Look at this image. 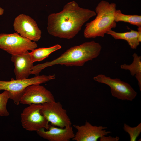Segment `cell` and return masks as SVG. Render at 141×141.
Listing matches in <instances>:
<instances>
[{"label": "cell", "instance_id": "7", "mask_svg": "<svg viewBox=\"0 0 141 141\" xmlns=\"http://www.w3.org/2000/svg\"><path fill=\"white\" fill-rule=\"evenodd\" d=\"M94 80L109 86L113 96L122 100L132 101L137 93L130 85L119 78L113 79L103 74H99L93 78Z\"/></svg>", "mask_w": 141, "mask_h": 141}, {"label": "cell", "instance_id": "20", "mask_svg": "<svg viewBox=\"0 0 141 141\" xmlns=\"http://www.w3.org/2000/svg\"><path fill=\"white\" fill-rule=\"evenodd\" d=\"M99 139L100 141H118L120 138L118 136L113 137L110 136H103L101 137Z\"/></svg>", "mask_w": 141, "mask_h": 141}, {"label": "cell", "instance_id": "19", "mask_svg": "<svg viewBox=\"0 0 141 141\" xmlns=\"http://www.w3.org/2000/svg\"><path fill=\"white\" fill-rule=\"evenodd\" d=\"M10 99L9 93L4 90L0 94V116H7L9 115V113L7 108V104L8 100Z\"/></svg>", "mask_w": 141, "mask_h": 141}, {"label": "cell", "instance_id": "11", "mask_svg": "<svg viewBox=\"0 0 141 141\" xmlns=\"http://www.w3.org/2000/svg\"><path fill=\"white\" fill-rule=\"evenodd\" d=\"M73 126L77 130L72 139L75 141H97L102 136L111 133L105 130L107 127L93 126L87 121L84 125Z\"/></svg>", "mask_w": 141, "mask_h": 141}, {"label": "cell", "instance_id": "17", "mask_svg": "<svg viewBox=\"0 0 141 141\" xmlns=\"http://www.w3.org/2000/svg\"><path fill=\"white\" fill-rule=\"evenodd\" d=\"M116 22L122 21L141 27V16L136 15H126L122 13L120 10H116L115 14Z\"/></svg>", "mask_w": 141, "mask_h": 141}, {"label": "cell", "instance_id": "1", "mask_svg": "<svg viewBox=\"0 0 141 141\" xmlns=\"http://www.w3.org/2000/svg\"><path fill=\"white\" fill-rule=\"evenodd\" d=\"M96 15L95 11L80 8L74 2L70 3L62 11L49 15L48 32L55 37L71 39L79 32L86 22Z\"/></svg>", "mask_w": 141, "mask_h": 141}, {"label": "cell", "instance_id": "10", "mask_svg": "<svg viewBox=\"0 0 141 141\" xmlns=\"http://www.w3.org/2000/svg\"><path fill=\"white\" fill-rule=\"evenodd\" d=\"M51 92L40 84H33L25 89L20 100V103L24 104H42L55 101Z\"/></svg>", "mask_w": 141, "mask_h": 141}, {"label": "cell", "instance_id": "8", "mask_svg": "<svg viewBox=\"0 0 141 141\" xmlns=\"http://www.w3.org/2000/svg\"><path fill=\"white\" fill-rule=\"evenodd\" d=\"M40 113L51 125L62 128L71 126L67 111L60 102L55 101L42 104Z\"/></svg>", "mask_w": 141, "mask_h": 141}, {"label": "cell", "instance_id": "16", "mask_svg": "<svg viewBox=\"0 0 141 141\" xmlns=\"http://www.w3.org/2000/svg\"><path fill=\"white\" fill-rule=\"evenodd\" d=\"M61 46L57 44L48 48H40L35 49L30 52L32 63L42 61L48 57L54 52L60 49Z\"/></svg>", "mask_w": 141, "mask_h": 141}, {"label": "cell", "instance_id": "21", "mask_svg": "<svg viewBox=\"0 0 141 141\" xmlns=\"http://www.w3.org/2000/svg\"><path fill=\"white\" fill-rule=\"evenodd\" d=\"M4 10L0 7V16L2 15L4 13Z\"/></svg>", "mask_w": 141, "mask_h": 141}, {"label": "cell", "instance_id": "5", "mask_svg": "<svg viewBox=\"0 0 141 141\" xmlns=\"http://www.w3.org/2000/svg\"><path fill=\"white\" fill-rule=\"evenodd\" d=\"M37 47L36 43L17 32L0 34V49L11 55L32 51Z\"/></svg>", "mask_w": 141, "mask_h": 141}, {"label": "cell", "instance_id": "14", "mask_svg": "<svg viewBox=\"0 0 141 141\" xmlns=\"http://www.w3.org/2000/svg\"><path fill=\"white\" fill-rule=\"evenodd\" d=\"M137 30L138 31L131 30L129 32L119 33L111 29L106 34L110 35L115 39L126 41L131 48L136 49L141 42V27H138Z\"/></svg>", "mask_w": 141, "mask_h": 141}, {"label": "cell", "instance_id": "4", "mask_svg": "<svg viewBox=\"0 0 141 141\" xmlns=\"http://www.w3.org/2000/svg\"><path fill=\"white\" fill-rule=\"evenodd\" d=\"M54 75L35 76L30 78L14 80L10 81H0V91L6 90L9 93L10 99L16 105L20 103L19 100L25 89L33 84H40L55 79Z\"/></svg>", "mask_w": 141, "mask_h": 141}, {"label": "cell", "instance_id": "3", "mask_svg": "<svg viewBox=\"0 0 141 141\" xmlns=\"http://www.w3.org/2000/svg\"><path fill=\"white\" fill-rule=\"evenodd\" d=\"M116 8L115 3L101 1L95 8L96 17L85 25L84 37L87 38L103 37L108 31L115 28L117 25L115 21Z\"/></svg>", "mask_w": 141, "mask_h": 141}, {"label": "cell", "instance_id": "13", "mask_svg": "<svg viewBox=\"0 0 141 141\" xmlns=\"http://www.w3.org/2000/svg\"><path fill=\"white\" fill-rule=\"evenodd\" d=\"M36 132L40 137L49 141H69L75 136L71 126L62 128L49 124L47 131L43 128Z\"/></svg>", "mask_w": 141, "mask_h": 141}, {"label": "cell", "instance_id": "6", "mask_svg": "<svg viewBox=\"0 0 141 141\" xmlns=\"http://www.w3.org/2000/svg\"><path fill=\"white\" fill-rule=\"evenodd\" d=\"M29 105L21 114V122L23 128L30 131H37L43 128L48 130L49 122L40 113L42 104Z\"/></svg>", "mask_w": 141, "mask_h": 141}, {"label": "cell", "instance_id": "18", "mask_svg": "<svg viewBox=\"0 0 141 141\" xmlns=\"http://www.w3.org/2000/svg\"><path fill=\"white\" fill-rule=\"evenodd\" d=\"M123 128L125 132L128 134L130 140L135 141L141 132V123L134 127H131L126 124L124 123Z\"/></svg>", "mask_w": 141, "mask_h": 141}, {"label": "cell", "instance_id": "2", "mask_svg": "<svg viewBox=\"0 0 141 141\" xmlns=\"http://www.w3.org/2000/svg\"><path fill=\"white\" fill-rule=\"evenodd\" d=\"M101 49L100 44L94 41L85 42L71 47L59 57L51 61L33 66L31 69V74L39 75L45 68L55 65L67 66H83L86 62L97 57Z\"/></svg>", "mask_w": 141, "mask_h": 141}, {"label": "cell", "instance_id": "9", "mask_svg": "<svg viewBox=\"0 0 141 141\" xmlns=\"http://www.w3.org/2000/svg\"><path fill=\"white\" fill-rule=\"evenodd\" d=\"M15 31L21 36L33 42H37L41 37V31L36 21L28 15H19L13 24Z\"/></svg>", "mask_w": 141, "mask_h": 141}, {"label": "cell", "instance_id": "12", "mask_svg": "<svg viewBox=\"0 0 141 141\" xmlns=\"http://www.w3.org/2000/svg\"><path fill=\"white\" fill-rule=\"evenodd\" d=\"M11 61L15 66L14 72L16 79L28 78L33 66L28 51L16 55H11Z\"/></svg>", "mask_w": 141, "mask_h": 141}, {"label": "cell", "instance_id": "15", "mask_svg": "<svg viewBox=\"0 0 141 141\" xmlns=\"http://www.w3.org/2000/svg\"><path fill=\"white\" fill-rule=\"evenodd\" d=\"M133 61L130 64H123L120 66L121 69L129 70L131 75L134 76L138 82L140 90L141 91V57L136 53L133 55Z\"/></svg>", "mask_w": 141, "mask_h": 141}]
</instances>
